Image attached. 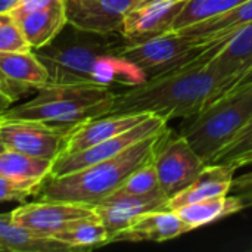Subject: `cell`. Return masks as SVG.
<instances>
[{
    "instance_id": "6",
    "label": "cell",
    "mask_w": 252,
    "mask_h": 252,
    "mask_svg": "<svg viewBox=\"0 0 252 252\" xmlns=\"http://www.w3.org/2000/svg\"><path fill=\"white\" fill-rule=\"evenodd\" d=\"M204 50L190 35L170 30L148 38L127 40L120 56L152 78L183 66Z\"/></svg>"
},
{
    "instance_id": "8",
    "label": "cell",
    "mask_w": 252,
    "mask_h": 252,
    "mask_svg": "<svg viewBox=\"0 0 252 252\" xmlns=\"http://www.w3.org/2000/svg\"><path fill=\"white\" fill-rule=\"evenodd\" d=\"M152 162L159 186L168 198L176 196L193 183L207 165L183 136H173L168 128L158 139Z\"/></svg>"
},
{
    "instance_id": "5",
    "label": "cell",
    "mask_w": 252,
    "mask_h": 252,
    "mask_svg": "<svg viewBox=\"0 0 252 252\" xmlns=\"http://www.w3.org/2000/svg\"><path fill=\"white\" fill-rule=\"evenodd\" d=\"M252 118V78L210 103L201 112L185 118L177 134L210 164L214 155L232 140Z\"/></svg>"
},
{
    "instance_id": "37",
    "label": "cell",
    "mask_w": 252,
    "mask_h": 252,
    "mask_svg": "<svg viewBox=\"0 0 252 252\" xmlns=\"http://www.w3.org/2000/svg\"><path fill=\"white\" fill-rule=\"evenodd\" d=\"M0 252H4V251H3V248H1V247H0Z\"/></svg>"
},
{
    "instance_id": "35",
    "label": "cell",
    "mask_w": 252,
    "mask_h": 252,
    "mask_svg": "<svg viewBox=\"0 0 252 252\" xmlns=\"http://www.w3.org/2000/svg\"><path fill=\"white\" fill-rule=\"evenodd\" d=\"M19 0H0V12H10Z\"/></svg>"
},
{
    "instance_id": "32",
    "label": "cell",
    "mask_w": 252,
    "mask_h": 252,
    "mask_svg": "<svg viewBox=\"0 0 252 252\" xmlns=\"http://www.w3.org/2000/svg\"><path fill=\"white\" fill-rule=\"evenodd\" d=\"M235 193L242 199L244 202V208H251L252 207V183H248L245 186L236 188Z\"/></svg>"
},
{
    "instance_id": "14",
    "label": "cell",
    "mask_w": 252,
    "mask_h": 252,
    "mask_svg": "<svg viewBox=\"0 0 252 252\" xmlns=\"http://www.w3.org/2000/svg\"><path fill=\"white\" fill-rule=\"evenodd\" d=\"M208 66L220 78L235 84H244L252 78V22L233 32L219 50H216Z\"/></svg>"
},
{
    "instance_id": "36",
    "label": "cell",
    "mask_w": 252,
    "mask_h": 252,
    "mask_svg": "<svg viewBox=\"0 0 252 252\" xmlns=\"http://www.w3.org/2000/svg\"><path fill=\"white\" fill-rule=\"evenodd\" d=\"M6 149H7V146H6V143H4V140H3V137H1V134H0V154L4 152Z\"/></svg>"
},
{
    "instance_id": "7",
    "label": "cell",
    "mask_w": 252,
    "mask_h": 252,
    "mask_svg": "<svg viewBox=\"0 0 252 252\" xmlns=\"http://www.w3.org/2000/svg\"><path fill=\"white\" fill-rule=\"evenodd\" d=\"M77 127L78 124H53L32 120H0V134L7 149L50 161H55L63 154L66 143Z\"/></svg>"
},
{
    "instance_id": "23",
    "label": "cell",
    "mask_w": 252,
    "mask_h": 252,
    "mask_svg": "<svg viewBox=\"0 0 252 252\" xmlns=\"http://www.w3.org/2000/svg\"><path fill=\"white\" fill-rule=\"evenodd\" d=\"M52 164L53 161L50 159L35 158L13 149H6L0 154V176L43 185L50 176Z\"/></svg>"
},
{
    "instance_id": "21",
    "label": "cell",
    "mask_w": 252,
    "mask_h": 252,
    "mask_svg": "<svg viewBox=\"0 0 252 252\" xmlns=\"http://www.w3.org/2000/svg\"><path fill=\"white\" fill-rule=\"evenodd\" d=\"M244 210V202L238 195H221L208 198L204 201L192 202L179 207L176 214L190 227V230L199 229L205 224L226 219Z\"/></svg>"
},
{
    "instance_id": "33",
    "label": "cell",
    "mask_w": 252,
    "mask_h": 252,
    "mask_svg": "<svg viewBox=\"0 0 252 252\" xmlns=\"http://www.w3.org/2000/svg\"><path fill=\"white\" fill-rule=\"evenodd\" d=\"M13 102H15V99L10 97L7 93H4V92L0 89V115H1L3 112H6V111L12 106Z\"/></svg>"
},
{
    "instance_id": "10",
    "label": "cell",
    "mask_w": 252,
    "mask_h": 252,
    "mask_svg": "<svg viewBox=\"0 0 252 252\" xmlns=\"http://www.w3.org/2000/svg\"><path fill=\"white\" fill-rule=\"evenodd\" d=\"M12 220L41 236H50L63 232L74 221L94 217V208L83 204L63 201H43L25 204L10 211Z\"/></svg>"
},
{
    "instance_id": "4",
    "label": "cell",
    "mask_w": 252,
    "mask_h": 252,
    "mask_svg": "<svg viewBox=\"0 0 252 252\" xmlns=\"http://www.w3.org/2000/svg\"><path fill=\"white\" fill-rule=\"evenodd\" d=\"M34 99L10 106L0 120H32L53 124H80L109 115L117 92L111 87L87 84H46Z\"/></svg>"
},
{
    "instance_id": "13",
    "label": "cell",
    "mask_w": 252,
    "mask_h": 252,
    "mask_svg": "<svg viewBox=\"0 0 252 252\" xmlns=\"http://www.w3.org/2000/svg\"><path fill=\"white\" fill-rule=\"evenodd\" d=\"M186 0H139L126 15L121 34L127 40L148 38L171 30Z\"/></svg>"
},
{
    "instance_id": "15",
    "label": "cell",
    "mask_w": 252,
    "mask_h": 252,
    "mask_svg": "<svg viewBox=\"0 0 252 252\" xmlns=\"http://www.w3.org/2000/svg\"><path fill=\"white\" fill-rule=\"evenodd\" d=\"M190 232V227L173 210L151 211L120 232L112 242H165Z\"/></svg>"
},
{
    "instance_id": "2",
    "label": "cell",
    "mask_w": 252,
    "mask_h": 252,
    "mask_svg": "<svg viewBox=\"0 0 252 252\" xmlns=\"http://www.w3.org/2000/svg\"><path fill=\"white\" fill-rule=\"evenodd\" d=\"M164 131L134 143L109 159L65 176L49 177L37 193L38 199L74 202L89 207L97 205L112 195L133 171L154 158L158 139Z\"/></svg>"
},
{
    "instance_id": "28",
    "label": "cell",
    "mask_w": 252,
    "mask_h": 252,
    "mask_svg": "<svg viewBox=\"0 0 252 252\" xmlns=\"http://www.w3.org/2000/svg\"><path fill=\"white\" fill-rule=\"evenodd\" d=\"M32 50L12 12H0V52Z\"/></svg>"
},
{
    "instance_id": "34",
    "label": "cell",
    "mask_w": 252,
    "mask_h": 252,
    "mask_svg": "<svg viewBox=\"0 0 252 252\" xmlns=\"http://www.w3.org/2000/svg\"><path fill=\"white\" fill-rule=\"evenodd\" d=\"M248 183H252V171L250 173H245L244 176L238 177L233 180V188L232 189H236V188H241V186H245Z\"/></svg>"
},
{
    "instance_id": "12",
    "label": "cell",
    "mask_w": 252,
    "mask_h": 252,
    "mask_svg": "<svg viewBox=\"0 0 252 252\" xmlns=\"http://www.w3.org/2000/svg\"><path fill=\"white\" fill-rule=\"evenodd\" d=\"M168 201L170 198L162 192V189H157L145 195L106 198L93 208L102 224L106 227L111 244L120 232L127 229L140 216L151 211L167 210Z\"/></svg>"
},
{
    "instance_id": "16",
    "label": "cell",
    "mask_w": 252,
    "mask_h": 252,
    "mask_svg": "<svg viewBox=\"0 0 252 252\" xmlns=\"http://www.w3.org/2000/svg\"><path fill=\"white\" fill-rule=\"evenodd\" d=\"M151 114H109L78 124L62 155L75 154L89 146L118 136L146 120Z\"/></svg>"
},
{
    "instance_id": "25",
    "label": "cell",
    "mask_w": 252,
    "mask_h": 252,
    "mask_svg": "<svg viewBox=\"0 0 252 252\" xmlns=\"http://www.w3.org/2000/svg\"><path fill=\"white\" fill-rule=\"evenodd\" d=\"M245 1L247 0H186L171 25V31H182L190 25L223 15Z\"/></svg>"
},
{
    "instance_id": "18",
    "label": "cell",
    "mask_w": 252,
    "mask_h": 252,
    "mask_svg": "<svg viewBox=\"0 0 252 252\" xmlns=\"http://www.w3.org/2000/svg\"><path fill=\"white\" fill-rule=\"evenodd\" d=\"M252 22V0H247L245 3L236 6L235 9L202 21L199 24L190 25L182 31L186 35L195 38L204 49H211L229 38L233 32L241 30L242 27Z\"/></svg>"
},
{
    "instance_id": "26",
    "label": "cell",
    "mask_w": 252,
    "mask_h": 252,
    "mask_svg": "<svg viewBox=\"0 0 252 252\" xmlns=\"http://www.w3.org/2000/svg\"><path fill=\"white\" fill-rule=\"evenodd\" d=\"M210 164H224L236 170L252 164V118L232 140H229L214 155Z\"/></svg>"
},
{
    "instance_id": "24",
    "label": "cell",
    "mask_w": 252,
    "mask_h": 252,
    "mask_svg": "<svg viewBox=\"0 0 252 252\" xmlns=\"http://www.w3.org/2000/svg\"><path fill=\"white\" fill-rule=\"evenodd\" d=\"M55 239L66 244L74 251L92 250L109 244V235L97 216L74 221L63 232L53 236Z\"/></svg>"
},
{
    "instance_id": "9",
    "label": "cell",
    "mask_w": 252,
    "mask_h": 252,
    "mask_svg": "<svg viewBox=\"0 0 252 252\" xmlns=\"http://www.w3.org/2000/svg\"><path fill=\"white\" fill-rule=\"evenodd\" d=\"M168 128V121L157 117V115H149L146 120H143L140 124H137L136 127L114 136L108 140H103L100 143H96L93 146H89L83 151H78L75 154H68V155H59L53 164H52V170H50V176L49 177H59V176H65L74 171H78L84 167L93 165L96 162L109 159L121 152H124L126 149H128L130 146H133L134 143L161 133L164 130Z\"/></svg>"
},
{
    "instance_id": "31",
    "label": "cell",
    "mask_w": 252,
    "mask_h": 252,
    "mask_svg": "<svg viewBox=\"0 0 252 252\" xmlns=\"http://www.w3.org/2000/svg\"><path fill=\"white\" fill-rule=\"evenodd\" d=\"M53 0H19L16 3V6L10 10L13 13L15 18H19L28 12H32L35 9H40V7H44L47 6L49 3H52Z\"/></svg>"
},
{
    "instance_id": "27",
    "label": "cell",
    "mask_w": 252,
    "mask_h": 252,
    "mask_svg": "<svg viewBox=\"0 0 252 252\" xmlns=\"http://www.w3.org/2000/svg\"><path fill=\"white\" fill-rule=\"evenodd\" d=\"M157 189H161L158 174L155 170V165L152 159L142 167H139L136 171H133L126 182L108 198H121V196H134V195H145L149 192H154ZM106 199V198H105Z\"/></svg>"
},
{
    "instance_id": "22",
    "label": "cell",
    "mask_w": 252,
    "mask_h": 252,
    "mask_svg": "<svg viewBox=\"0 0 252 252\" xmlns=\"http://www.w3.org/2000/svg\"><path fill=\"white\" fill-rule=\"evenodd\" d=\"M0 69L7 78L31 90L49 84V72L34 50L0 52Z\"/></svg>"
},
{
    "instance_id": "1",
    "label": "cell",
    "mask_w": 252,
    "mask_h": 252,
    "mask_svg": "<svg viewBox=\"0 0 252 252\" xmlns=\"http://www.w3.org/2000/svg\"><path fill=\"white\" fill-rule=\"evenodd\" d=\"M223 44V43H221ZM199 53L183 66L117 93L109 114H151L167 121L189 118L241 84L220 78L208 66L220 46Z\"/></svg>"
},
{
    "instance_id": "19",
    "label": "cell",
    "mask_w": 252,
    "mask_h": 252,
    "mask_svg": "<svg viewBox=\"0 0 252 252\" xmlns=\"http://www.w3.org/2000/svg\"><path fill=\"white\" fill-rule=\"evenodd\" d=\"M16 19L32 50L52 43L68 25L63 0H53L47 6L28 12Z\"/></svg>"
},
{
    "instance_id": "11",
    "label": "cell",
    "mask_w": 252,
    "mask_h": 252,
    "mask_svg": "<svg viewBox=\"0 0 252 252\" xmlns=\"http://www.w3.org/2000/svg\"><path fill=\"white\" fill-rule=\"evenodd\" d=\"M139 0H63L68 25L83 31L121 32L127 12Z\"/></svg>"
},
{
    "instance_id": "29",
    "label": "cell",
    "mask_w": 252,
    "mask_h": 252,
    "mask_svg": "<svg viewBox=\"0 0 252 252\" xmlns=\"http://www.w3.org/2000/svg\"><path fill=\"white\" fill-rule=\"evenodd\" d=\"M41 186L43 185L35 182H24V180L0 176V202L4 201L22 202L24 199L37 195Z\"/></svg>"
},
{
    "instance_id": "30",
    "label": "cell",
    "mask_w": 252,
    "mask_h": 252,
    "mask_svg": "<svg viewBox=\"0 0 252 252\" xmlns=\"http://www.w3.org/2000/svg\"><path fill=\"white\" fill-rule=\"evenodd\" d=\"M0 89H1L4 93H7L10 97H13L15 100L19 99L21 96L27 94V93L31 90L30 87H27V86H24V84H19V83H15V81H12L10 78H7V77L1 72V69H0Z\"/></svg>"
},
{
    "instance_id": "20",
    "label": "cell",
    "mask_w": 252,
    "mask_h": 252,
    "mask_svg": "<svg viewBox=\"0 0 252 252\" xmlns=\"http://www.w3.org/2000/svg\"><path fill=\"white\" fill-rule=\"evenodd\" d=\"M0 247L12 252H62L74 251L66 244L37 235L12 220L10 213L0 214Z\"/></svg>"
},
{
    "instance_id": "3",
    "label": "cell",
    "mask_w": 252,
    "mask_h": 252,
    "mask_svg": "<svg viewBox=\"0 0 252 252\" xmlns=\"http://www.w3.org/2000/svg\"><path fill=\"white\" fill-rule=\"evenodd\" d=\"M126 41L121 32L99 34L69 25L52 43L34 52L49 72V84L96 86L93 77L99 62L105 56H120Z\"/></svg>"
},
{
    "instance_id": "17",
    "label": "cell",
    "mask_w": 252,
    "mask_h": 252,
    "mask_svg": "<svg viewBox=\"0 0 252 252\" xmlns=\"http://www.w3.org/2000/svg\"><path fill=\"white\" fill-rule=\"evenodd\" d=\"M236 168L224 164H207L201 174L186 189L170 198L167 210H177L182 205L227 195L233 188Z\"/></svg>"
}]
</instances>
